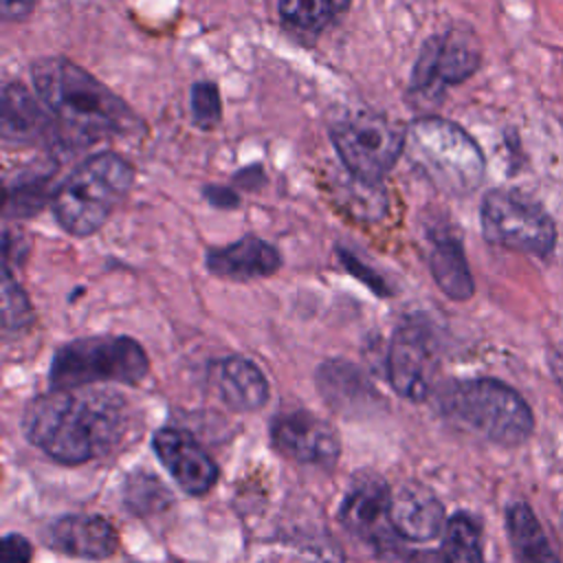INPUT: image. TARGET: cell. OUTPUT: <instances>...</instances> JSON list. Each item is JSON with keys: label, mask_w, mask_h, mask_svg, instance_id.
Here are the masks:
<instances>
[{"label": "cell", "mask_w": 563, "mask_h": 563, "mask_svg": "<svg viewBox=\"0 0 563 563\" xmlns=\"http://www.w3.org/2000/svg\"><path fill=\"white\" fill-rule=\"evenodd\" d=\"M123 400L86 387L53 389L29 402L24 433L46 455L81 464L110 453L125 433Z\"/></svg>", "instance_id": "1"}, {"label": "cell", "mask_w": 563, "mask_h": 563, "mask_svg": "<svg viewBox=\"0 0 563 563\" xmlns=\"http://www.w3.org/2000/svg\"><path fill=\"white\" fill-rule=\"evenodd\" d=\"M31 79L42 106L55 117L70 147L139 134L143 128L136 112L121 97L66 57L33 62Z\"/></svg>", "instance_id": "2"}, {"label": "cell", "mask_w": 563, "mask_h": 563, "mask_svg": "<svg viewBox=\"0 0 563 563\" xmlns=\"http://www.w3.org/2000/svg\"><path fill=\"white\" fill-rule=\"evenodd\" d=\"M134 185V167L117 152H97L77 165L53 194L59 227L75 235L97 233Z\"/></svg>", "instance_id": "3"}, {"label": "cell", "mask_w": 563, "mask_h": 563, "mask_svg": "<svg viewBox=\"0 0 563 563\" xmlns=\"http://www.w3.org/2000/svg\"><path fill=\"white\" fill-rule=\"evenodd\" d=\"M405 152L418 169L446 194H468L484 178V156L455 123L420 117L407 128Z\"/></svg>", "instance_id": "4"}, {"label": "cell", "mask_w": 563, "mask_h": 563, "mask_svg": "<svg viewBox=\"0 0 563 563\" xmlns=\"http://www.w3.org/2000/svg\"><path fill=\"white\" fill-rule=\"evenodd\" d=\"M442 409L499 444H519L534 429V416L523 396L495 378L453 383L442 396Z\"/></svg>", "instance_id": "5"}, {"label": "cell", "mask_w": 563, "mask_h": 563, "mask_svg": "<svg viewBox=\"0 0 563 563\" xmlns=\"http://www.w3.org/2000/svg\"><path fill=\"white\" fill-rule=\"evenodd\" d=\"M150 361L130 336H88L62 345L51 363L53 389H77L92 383H128L145 378Z\"/></svg>", "instance_id": "6"}, {"label": "cell", "mask_w": 563, "mask_h": 563, "mask_svg": "<svg viewBox=\"0 0 563 563\" xmlns=\"http://www.w3.org/2000/svg\"><path fill=\"white\" fill-rule=\"evenodd\" d=\"M332 145L354 180L378 185L405 152L407 130L376 112H350L332 125Z\"/></svg>", "instance_id": "7"}, {"label": "cell", "mask_w": 563, "mask_h": 563, "mask_svg": "<svg viewBox=\"0 0 563 563\" xmlns=\"http://www.w3.org/2000/svg\"><path fill=\"white\" fill-rule=\"evenodd\" d=\"M482 231L497 246L541 257L556 242V227L548 211L528 196L508 189H493L484 196Z\"/></svg>", "instance_id": "8"}, {"label": "cell", "mask_w": 563, "mask_h": 563, "mask_svg": "<svg viewBox=\"0 0 563 563\" xmlns=\"http://www.w3.org/2000/svg\"><path fill=\"white\" fill-rule=\"evenodd\" d=\"M482 59L477 37L468 29L453 26L429 37L413 64L407 95L420 106L435 103L449 86L468 79Z\"/></svg>", "instance_id": "9"}, {"label": "cell", "mask_w": 563, "mask_h": 563, "mask_svg": "<svg viewBox=\"0 0 563 563\" xmlns=\"http://www.w3.org/2000/svg\"><path fill=\"white\" fill-rule=\"evenodd\" d=\"M438 367V350L424 323L398 325L387 352V376L391 387L409 400H424L431 391Z\"/></svg>", "instance_id": "10"}, {"label": "cell", "mask_w": 563, "mask_h": 563, "mask_svg": "<svg viewBox=\"0 0 563 563\" xmlns=\"http://www.w3.org/2000/svg\"><path fill=\"white\" fill-rule=\"evenodd\" d=\"M389 510L391 493L385 482L376 475H365L350 486L341 504V521L367 545L387 550L394 545L396 539V528L391 523Z\"/></svg>", "instance_id": "11"}, {"label": "cell", "mask_w": 563, "mask_h": 563, "mask_svg": "<svg viewBox=\"0 0 563 563\" xmlns=\"http://www.w3.org/2000/svg\"><path fill=\"white\" fill-rule=\"evenodd\" d=\"M2 139L13 145H66L64 132L55 117L44 110L35 97L18 81L2 86Z\"/></svg>", "instance_id": "12"}, {"label": "cell", "mask_w": 563, "mask_h": 563, "mask_svg": "<svg viewBox=\"0 0 563 563\" xmlns=\"http://www.w3.org/2000/svg\"><path fill=\"white\" fill-rule=\"evenodd\" d=\"M273 440L284 455L297 462L330 466L339 457V438L334 429L308 411L277 416L273 422Z\"/></svg>", "instance_id": "13"}, {"label": "cell", "mask_w": 563, "mask_h": 563, "mask_svg": "<svg viewBox=\"0 0 563 563\" xmlns=\"http://www.w3.org/2000/svg\"><path fill=\"white\" fill-rule=\"evenodd\" d=\"M154 451L176 484L189 495H205L218 479V466L200 442L180 429H161Z\"/></svg>", "instance_id": "14"}, {"label": "cell", "mask_w": 563, "mask_h": 563, "mask_svg": "<svg viewBox=\"0 0 563 563\" xmlns=\"http://www.w3.org/2000/svg\"><path fill=\"white\" fill-rule=\"evenodd\" d=\"M205 266L216 277L249 282L275 275L282 266V253L257 235H244L227 246L209 249Z\"/></svg>", "instance_id": "15"}, {"label": "cell", "mask_w": 563, "mask_h": 563, "mask_svg": "<svg viewBox=\"0 0 563 563\" xmlns=\"http://www.w3.org/2000/svg\"><path fill=\"white\" fill-rule=\"evenodd\" d=\"M46 539L55 550L79 559H106L117 550L112 523L95 515H66L51 523Z\"/></svg>", "instance_id": "16"}, {"label": "cell", "mask_w": 563, "mask_h": 563, "mask_svg": "<svg viewBox=\"0 0 563 563\" xmlns=\"http://www.w3.org/2000/svg\"><path fill=\"white\" fill-rule=\"evenodd\" d=\"M220 398L235 411H255L268 400V383L260 367L244 356H227L209 367Z\"/></svg>", "instance_id": "17"}, {"label": "cell", "mask_w": 563, "mask_h": 563, "mask_svg": "<svg viewBox=\"0 0 563 563\" xmlns=\"http://www.w3.org/2000/svg\"><path fill=\"white\" fill-rule=\"evenodd\" d=\"M391 523L409 541H429L440 534L444 510L431 490L407 484L391 495Z\"/></svg>", "instance_id": "18"}, {"label": "cell", "mask_w": 563, "mask_h": 563, "mask_svg": "<svg viewBox=\"0 0 563 563\" xmlns=\"http://www.w3.org/2000/svg\"><path fill=\"white\" fill-rule=\"evenodd\" d=\"M429 268L442 292L455 301H464L473 295L475 284L466 264L462 242L451 233H438L431 238Z\"/></svg>", "instance_id": "19"}, {"label": "cell", "mask_w": 563, "mask_h": 563, "mask_svg": "<svg viewBox=\"0 0 563 563\" xmlns=\"http://www.w3.org/2000/svg\"><path fill=\"white\" fill-rule=\"evenodd\" d=\"M506 528L519 563H561L550 545L543 526L539 523L528 504L517 501L508 506Z\"/></svg>", "instance_id": "20"}, {"label": "cell", "mask_w": 563, "mask_h": 563, "mask_svg": "<svg viewBox=\"0 0 563 563\" xmlns=\"http://www.w3.org/2000/svg\"><path fill=\"white\" fill-rule=\"evenodd\" d=\"M352 0H279V18L286 26L317 35L336 22Z\"/></svg>", "instance_id": "21"}, {"label": "cell", "mask_w": 563, "mask_h": 563, "mask_svg": "<svg viewBox=\"0 0 563 563\" xmlns=\"http://www.w3.org/2000/svg\"><path fill=\"white\" fill-rule=\"evenodd\" d=\"M442 563H486L482 556L479 528L464 512L453 515L446 523Z\"/></svg>", "instance_id": "22"}, {"label": "cell", "mask_w": 563, "mask_h": 563, "mask_svg": "<svg viewBox=\"0 0 563 563\" xmlns=\"http://www.w3.org/2000/svg\"><path fill=\"white\" fill-rule=\"evenodd\" d=\"M48 183H51V169L24 174V176L15 178L13 183H9L4 216L7 218H29V216L37 213L51 196Z\"/></svg>", "instance_id": "23"}, {"label": "cell", "mask_w": 563, "mask_h": 563, "mask_svg": "<svg viewBox=\"0 0 563 563\" xmlns=\"http://www.w3.org/2000/svg\"><path fill=\"white\" fill-rule=\"evenodd\" d=\"M31 321H33V310H31V303H29L24 290L13 279L11 271H2V328H4V334L22 330Z\"/></svg>", "instance_id": "24"}, {"label": "cell", "mask_w": 563, "mask_h": 563, "mask_svg": "<svg viewBox=\"0 0 563 563\" xmlns=\"http://www.w3.org/2000/svg\"><path fill=\"white\" fill-rule=\"evenodd\" d=\"M191 123L200 130H211L222 119V99L213 81H196L189 97Z\"/></svg>", "instance_id": "25"}, {"label": "cell", "mask_w": 563, "mask_h": 563, "mask_svg": "<svg viewBox=\"0 0 563 563\" xmlns=\"http://www.w3.org/2000/svg\"><path fill=\"white\" fill-rule=\"evenodd\" d=\"M339 255H341L343 266L350 271V275H354L356 279H361L365 286H369V288H372L374 292H378V295H387V292H389L387 284H385L372 268H367L363 262H358L356 255L345 253V251H339Z\"/></svg>", "instance_id": "26"}, {"label": "cell", "mask_w": 563, "mask_h": 563, "mask_svg": "<svg viewBox=\"0 0 563 563\" xmlns=\"http://www.w3.org/2000/svg\"><path fill=\"white\" fill-rule=\"evenodd\" d=\"M31 554L33 548L22 534H7L2 539V563H29Z\"/></svg>", "instance_id": "27"}, {"label": "cell", "mask_w": 563, "mask_h": 563, "mask_svg": "<svg viewBox=\"0 0 563 563\" xmlns=\"http://www.w3.org/2000/svg\"><path fill=\"white\" fill-rule=\"evenodd\" d=\"M202 194L209 200V205H213V207L233 209V207L240 205V196L231 187H227V185H207L202 189Z\"/></svg>", "instance_id": "28"}, {"label": "cell", "mask_w": 563, "mask_h": 563, "mask_svg": "<svg viewBox=\"0 0 563 563\" xmlns=\"http://www.w3.org/2000/svg\"><path fill=\"white\" fill-rule=\"evenodd\" d=\"M35 0H0V13L4 22H20L31 15Z\"/></svg>", "instance_id": "29"}]
</instances>
